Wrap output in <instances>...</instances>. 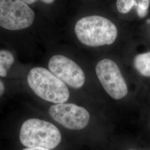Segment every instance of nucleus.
<instances>
[{"instance_id": "1", "label": "nucleus", "mask_w": 150, "mask_h": 150, "mask_svg": "<svg viewBox=\"0 0 150 150\" xmlns=\"http://www.w3.org/2000/svg\"><path fill=\"white\" fill-rule=\"evenodd\" d=\"M43 32L40 14L21 0H0V40L31 44Z\"/></svg>"}, {"instance_id": "2", "label": "nucleus", "mask_w": 150, "mask_h": 150, "mask_svg": "<svg viewBox=\"0 0 150 150\" xmlns=\"http://www.w3.org/2000/svg\"><path fill=\"white\" fill-rule=\"evenodd\" d=\"M76 36L81 42L90 47L112 44L117 37V28L112 22L102 16H86L75 24Z\"/></svg>"}, {"instance_id": "3", "label": "nucleus", "mask_w": 150, "mask_h": 150, "mask_svg": "<svg viewBox=\"0 0 150 150\" xmlns=\"http://www.w3.org/2000/svg\"><path fill=\"white\" fill-rule=\"evenodd\" d=\"M27 80L34 93L45 101L61 103L67 102L70 97L69 89L64 82L44 67L32 68L28 74Z\"/></svg>"}, {"instance_id": "4", "label": "nucleus", "mask_w": 150, "mask_h": 150, "mask_svg": "<svg viewBox=\"0 0 150 150\" xmlns=\"http://www.w3.org/2000/svg\"><path fill=\"white\" fill-rule=\"evenodd\" d=\"M61 134L52 123L38 118H30L22 125L20 140L27 147L53 149L59 145Z\"/></svg>"}, {"instance_id": "5", "label": "nucleus", "mask_w": 150, "mask_h": 150, "mask_svg": "<svg viewBox=\"0 0 150 150\" xmlns=\"http://www.w3.org/2000/svg\"><path fill=\"white\" fill-rule=\"evenodd\" d=\"M96 72L104 89L113 98L120 100L127 95L126 83L117 64L112 60H101L97 64Z\"/></svg>"}, {"instance_id": "6", "label": "nucleus", "mask_w": 150, "mask_h": 150, "mask_svg": "<svg viewBox=\"0 0 150 150\" xmlns=\"http://www.w3.org/2000/svg\"><path fill=\"white\" fill-rule=\"evenodd\" d=\"M49 70L65 84L74 88L83 85L85 75L73 60L62 54H54L48 61Z\"/></svg>"}, {"instance_id": "7", "label": "nucleus", "mask_w": 150, "mask_h": 150, "mask_svg": "<svg viewBox=\"0 0 150 150\" xmlns=\"http://www.w3.org/2000/svg\"><path fill=\"white\" fill-rule=\"evenodd\" d=\"M49 114L64 127L74 130L85 128L90 118L89 113L85 108L74 103H57L50 108Z\"/></svg>"}, {"instance_id": "8", "label": "nucleus", "mask_w": 150, "mask_h": 150, "mask_svg": "<svg viewBox=\"0 0 150 150\" xmlns=\"http://www.w3.org/2000/svg\"><path fill=\"white\" fill-rule=\"evenodd\" d=\"M16 62L14 54L8 50L0 49V76L5 77Z\"/></svg>"}, {"instance_id": "9", "label": "nucleus", "mask_w": 150, "mask_h": 150, "mask_svg": "<svg viewBox=\"0 0 150 150\" xmlns=\"http://www.w3.org/2000/svg\"><path fill=\"white\" fill-rule=\"evenodd\" d=\"M134 64L135 69L141 75L150 77V52L136 55Z\"/></svg>"}, {"instance_id": "10", "label": "nucleus", "mask_w": 150, "mask_h": 150, "mask_svg": "<svg viewBox=\"0 0 150 150\" xmlns=\"http://www.w3.org/2000/svg\"><path fill=\"white\" fill-rule=\"evenodd\" d=\"M27 5L38 12L40 14L42 10L43 7L54 4L57 0H21Z\"/></svg>"}, {"instance_id": "11", "label": "nucleus", "mask_w": 150, "mask_h": 150, "mask_svg": "<svg viewBox=\"0 0 150 150\" xmlns=\"http://www.w3.org/2000/svg\"><path fill=\"white\" fill-rule=\"evenodd\" d=\"M136 5V0H117L116 6L118 12L126 14Z\"/></svg>"}, {"instance_id": "12", "label": "nucleus", "mask_w": 150, "mask_h": 150, "mask_svg": "<svg viewBox=\"0 0 150 150\" xmlns=\"http://www.w3.org/2000/svg\"><path fill=\"white\" fill-rule=\"evenodd\" d=\"M150 0H136V10L138 16L144 18L148 13Z\"/></svg>"}, {"instance_id": "13", "label": "nucleus", "mask_w": 150, "mask_h": 150, "mask_svg": "<svg viewBox=\"0 0 150 150\" xmlns=\"http://www.w3.org/2000/svg\"><path fill=\"white\" fill-rule=\"evenodd\" d=\"M5 91V86L4 83L0 79V97L2 96Z\"/></svg>"}, {"instance_id": "14", "label": "nucleus", "mask_w": 150, "mask_h": 150, "mask_svg": "<svg viewBox=\"0 0 150 150\" xmlns=\"http://www.w3.org/2000/svg\"><path fill=\"white\" fill-rule=\"evenodd\" d=\"M23 150H50L48 149L43 148V147H28Z\"/></svg>"}, {"instance_id": "15", "label": "nucleus", "mask_w": 150, "mask_h": 150, "mask_svg": "<svg viewBox=\"0 0 150 150\" xmlns=\"http://www.w3.org/2000/svg\"><path fill=\"white\" fill-rule=\"evenodd\" d=\"M147 22H148V23H149V24H150V20H148V21H147Z\"/></svg>"}, {"instance_id": "16", "label": "nucleus", "mask_w": 150, "mask_h": 150, "mask_svg": "<svg viewBox=\"0 0 150 150\" xmlns=\"http://www.w3.org/2000/svg\"></svg>"}]
</instances>
